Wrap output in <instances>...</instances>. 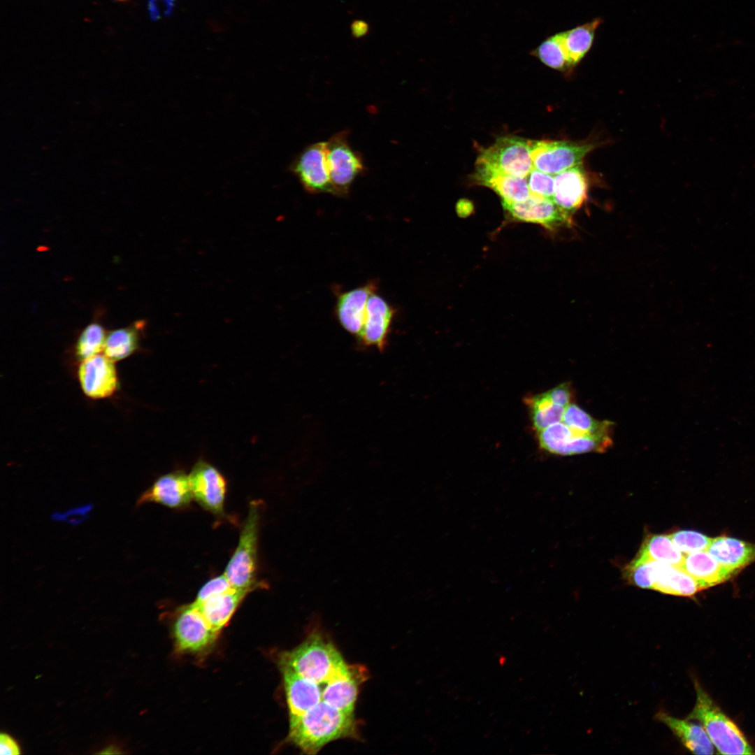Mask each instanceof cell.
<instances>
[{"mask_svg":"<svg viewBox=\"0 0 755 755\" xmlns=\"http://www.w3.org/2000/svg\"><path fill=\"white\" fill-rule=\"evenodd\" d=\"M356 733L354 714L322 700L302 715L289 719L287 738L304 753L315 754L329 742L354 737Z\"/></svg>","mask_w":755,"mask_h":755,"instance_id":"1","label":"cell"},{"mask_svg":"<svg viewBox=\"0 0 755 755\" xmlns=\"http://www.w3.org/2000/svg\"><path fill=\"white\" fill-rule=\"evenodd\" d=\"M280 664L318 684L350 676L362 666L347 665L334 645L319 634H312L292 651L283 654Z\"/></svg>","mask_w":755,"mask_h":755,"instance_id":"2","label":"cell"},{"mask_svg":"<svg viewBox=\"0 0 755 755\" xmlns=\"http://www.w3.org/2000/svg\"><path fill=\"white\" fill-rule=\"evenodd\" d=\"M696 700L686 719L703 726L718 753L753 754L754 749L742 731L714 702L700 684L694 683Z\"/></svg>","mask_w":755,"mask_h":755,"instance_id":"3","label":"cell"},{"mask_svg":"<svg viewBox=\"0 0 755 755\" xmlns=\"http://www.w3.org/2000/svg\"><path fill=\"white\" fill-rule=\"evenodd\" d=\"M259 511L257 503L250 504L238 545L224 570L235 589L252 591L262 586L257 580Z\"/></svg>","mask_w":755,"mask_h":755,"instance_id":"4","label":"cell"},{"mask_svg":"<svg viewBox=\"0 0 755 755\" xmlns=\"http://www.w3.org/2000/svg\"><path fill=\"white\" fill-rule=\"evenodd\" d=\"M476 165L516 177L527 178L533 168L530 140L516 136L499 138L492 145L481 150Z\"/></svg>","mask_w":755,"mask_h":755,"instance_id":"5","label":"cell"},{"mask_svg":"<svg viewBox=\"0 0 755 755\" xmlns=\"http://www.w3.org/2000/svg\"><path fill=\"white\" fill-rule=\"evenodd\" d=\"M533 168L556 175L580 165L584 157L594 149L593 144L568 141H530Z\"/></svg>","mask_w":755,"mask_h":755,"instance_id":"6","label":"cell"},{"mask_svg":"<svg viewBox=\"0 0 755 755\" xmlns=\"http://www.w3.org/2000/svg\"><path fill=\"white\" fill-rule=\"evenodd\" d=\"M326 156L333 194L347 196L365 168L361 156L348 143L347 131L337 133L326 141Z\"/></svg>","mask_w":755,"mask_h":755,"instance_id":"7","label":"cell"},{"mask_svg":"<svg viewBox=\"0 0 755 755\" xmlns=\"http://www.w3.org/2000/svg\"><path fill=\"white\" fill-rule=\"evenodd\" d=\"M291 171L307 192L333 194L327 162L326 141L317 142L307 146L292 162Z\"/></svg>","mask_w":755,"mask_h":755,"instance_id":"8","label":"cell"},{"mask_svg":"<svg viewBox=\"0 0 755 755\" xmlns=\"http://www.w3.org/2000/svg\"><path fill=\"white\" fill-rule=\"evenodd\" d=\"M193 498L206 510L222 517L224 515L226 482L213 465L199 460L188 475Z\"/></svg>","mask_w":755,"mask_h":755,"instance_id":"9","label":"cell"},{"mask_svg":"<svg viewBox=\"0 0 755 755\" xmlns=\"http://www.w3.org/2000/svg\"><path fill=\"white\" fill-rule=\"evenodd\" d=\"M503 207L510 216L517 221L540 224L554 231L559 227H571L572 215L559 208L552 199L531 192L525 201L518 203L503 202Z\"/></svg>","mask_w":755,"mask_h":755,"instance_id":"10","label":"cell"},{"mask_svg":"<svg viewBox=\"0 0 755 755\" xmlns=\"http://www.w3.org/2000/svg\"><path fill=\"white\" fill-rule=\"evenodd\" d=\"M217 635L194 603L179 611L174 623V637L179 651L201 652L208 647Z\"/></svg>","mask_w":755,"mask_h":755,"instance_id":"11","label":"cell"},{"mask_svg":"<svg viewBox=\"0 0 755 755\" xmlns=\"http://www.w3.org/2000/svg\"><path fill=\"white\" fill-rule=\"evenodd\" d=\"M80 362L78 379L86 396L102 399L112 396L117 391L119 380L115 361L100 353Z\"/></svg>","mask_w":755,"mask_h":755,"instance_id":"12","label":"cell"},{"mask_svg":"<svg viewBox=\"0 0 755 755\" xmlns=\"http://www.w3.org/2000/svg\"><path fill=\"white\" fill-rule=\"evenodd\" d=\"M193 498L188 476L176 470L159 477L138 498L136 505L148 503L178 509L187 506Z\"/></svg>","mask_w":755,"mask_h":755,"instance_id":"13","label":"cell"},{"mask_svg":"<svg viewBox=\"0 0 755 755\" xmlns=\"http://www.w3.org/2000/svg\"><path fill=\"white\" fill-rule=\"evenodd\" d=\"M377 289L378 285L373 280L338 295L336 317L347 332L359 336L364 326L368 300Z\"/></svg>","mask_w":755,"mask_h":755,"instance_id":"14","label":"cell"},{"mask_svg":"<svg viewBox=\"0 0 755 755\" xmlns=\"http://www.w3.org/2000/svg\"><path fill=\"white\" fill-rule=\"evenodd\" d=\"M289 719L299 717L322 700V684L307 679L291 667L280 664Z\"/></svg>","mask_w":755,"mask_h":755,"instance_id":"15","label":"cell"},{"mask_svg":"<svg viewBox=\"0 0 755 755\" xmlns=\"http://www.w3.org/2000/svg\"><path fill=\"white\" fill-rule=\"evenodd\" d=\"M395 313V309L384 298L376 292L373 293L367 302L360 341L366 346L384 349Z\"/></svg>","mask_w":755,"mask_h":755,"instance_id":"16","label":"cell"},{"mask_svg":"<svg viewBox=\"0 0 755 755\" xmlns=\"http://www.w3.org/2000/svg\"><path fill=\"white\" fill-rule=\"evenodd\" d=\"M587 178L582 164L554 175L553 201L571 215L587 200Z\"/></svg>","mask_w":755,"mask_h":755,"instance_id":"17","label":"cell"},{"mask_svg":"<svg viewBox=\"0 0 755 755\" xmlns=\"http://www.w3.org/2000/svg\"><path fill=\"white\" fill-rule=\"evenodd\" d=\"M707 551L734 574L755 561V544L732 537L712 538Z\"/></svg>","mask_w":755,"mask_h":755,"instance_id":"18","label":"cell"},{"mask_svg":"<svg viewBox=\"0 0 755 755\" xmlns=\"http://www.w3.org/2000/svg\"><path fill=\"white\" fill-rule=\"evenodd\" d=\"M475 179L482 185L496 192L502 202L518 203L526 200L531 194L526 178H519L494 171L476 165Z\"/></svg>","mask_w":755,"mask_h":755,"instance_id":"19","label":"cell"},{"mask_svg":"<svg viewBox=\"0 0 755 755\" xmlns=\"http://www.w3.org/2000/svg\"><path fill=\"white\" fill-rule=\"evenodd\" d=\"M656 718L663 723L681 743L691 753L696 754H712L714 747L705 730L700 724L690 719H681L660 711Z\"/></svg>","mask_w":755,"mask_h":755,"instance_id":"20","label":"cell"},{"mask_svg":"<svg viewBox=\"0 0 755 755\" xmlns=\"http://www.w3.org/2000/svg\"><path fill=\"white\" fill-rule=\"evenodd\" d=\"M680 568L691 575L702 589L720 584L735 575L721 566L707 551L685 554Z\"/></svg>","mask_w":755,"mask_h":755,"instance_id":"21","label":"cell"},{"mask_svg":"<svg viewBox=\"0 0 755 755\" xmlns=\"http://www.w3.org/2000/svg\"><path fill=\"white\" fill-rule=\"evenodd\" d=\"M366 677V670L362 667L350 676L322 684V700L347 714H354L359 686Z\"/></svg>","mask_w":755,"mask_h":755,"instance_id":"22","label":"cell"},{"mask_svg":"<svg viewBox=\"0 0 755 755\" xmlns=\"http://www.w3.org/2000/svg\"><path fill=\"white\" fill-rule=\"evenodd\" d=\"M250 592L247 590L231 588L229 590L208 598L201 603L194 604L217 633L229 622L236 610Z\"/></svg>","mask_w":755,"mask_h":755,"instance_id":"23","label":"cell"},{"mask_svg":"<svg viewBox=\"0 0 755 755\" xmlns=\"http://www.w3.org/2000/svg\"><path fill=\"white\" fill-rule=\"evenodd\" d=\"M652 589L688 597L702 590L698 582L682 568L661 561H657Z\"/></svg>","mask_w":755,"mask_h":755,"instance_id":"24","label":"cell"},{"mask_svg":"<svg viewBox=\"0 0 755 755\" xmlns=\"http://www.w3.org/2000/svg\"><path fill=\"white\" fill-rule=\"evenodd\" d=\"M603 20L596 17L590 22L561 32L563 43L573 68L577 66L593 46L596 33Z\"/></svg>","mask_w":755,"mask_h":755,"instance_id":"25","label":"cell"},{"mask_svg":"<svg viewBox=\"0 0 755 755\" xmlns=\"http://www.w3.org/2000/svg\"><path fill=\"white\" fill-rule=\"evenodd\" d=\"M143 321H138L127 327L115 329L107 333L103 354L114 361L122 360L139 347Z\"/></svg>","mask_w":755,"mask_h":755,"instance_id":"26","label":"cell"},{"mask_svg":"<svg viewBox=\"0 0 755 755\" xmlns=\"http://www.w3.org/2000/svg\"><path fill=\"white\" fill-rule=\"evenodd\" d=\"M637 556L681 567L685 554L677 549L668 535L654 534L646 538Z\"/></svg>","mask_w":755,"mask_h":755,"instance_id":"27","label":"cell"},{"mask_svg":"<svg viewBox=\"0 0 755 755\" xmlns=\"http://www.w3.org/2000/svg\"><path fill=\"white\" fill-rule=\"evenodd\" d=\"M525 402L530 410L533 426L537 432L561 422L566 408L554 403L547 392L527 397Z\"/></svg>","mask_w":755,"mask_h":755,"instance_id":"28","label":"cell"},{"mask_svg":"<svg viewBox=\"0 0 755 755\" xmlns=\"http://www.w3.org/2000/svg\"><path fill=\"white\" fill-rule=\"evenodd\" d=\"M562 422L577 432L592 436L610 435L613 426L610 421L593 418L573 403L566 408Z\"/></svg>","mask_w":755,"mask_h":755,"instance_id":"29","label":"cell"},{"mask_svg":"<svg viewBox=\"0 0 755 755\" xmlns=\"http://www.w3.org/2000/svg\"><path fill=\"white\" fill-rule=\"evenodd\" d=\"M532 55L544 64L555 70L565 72L573 69L563 46L561 32L543 41L533 51Z\"/></svg>","mask_w":755,"mask_h":755,"instance_id":"30","label":"cell"},{"mask_svg":"<svg viewBox=\"0 0 755 755\" xmlns=\"http://www.w3.org/2000/svg\"><path fill=\"white\" fill-rule=\"evenodd\" d=\"M107 333L97 322L89 324L80 334L75 346V355L79 361L103 352Z\"/></svg>","mask_w":755,"mask_h":755,"instance_id":"31","label":"cell"},{"mask_svg":"<svg viewBox=\"0 0 755 755\" xmlns=\"http://www.w3.org/2000/svg\"><path fill=\"white\" fill-rule=\"evenodd\" d=\"M657 561L637 556L625 569V576L632 584L652 589Z\"/></svg>","mask_w":755,"mask_h":755,"instance_id":"32","label":"cell"},{"mask_svg":"<svg viewBox=\"0 0 755 755\" xmlns=\"http://www.w3.org/2000/svg\"><path fill=\"white\" fill-rule=\"evenodd\" d=\"M677 549L684 554L707 551L711 538L695 531L682 530L668 535Z\"/></svg>","mask_w":755,"mask_h":755,"instance_id":"33","label":"cell"},{"mask_svg":"<svg viewBox=\"0 0 755 755\" xmlns=\"http://www.w3.org/2000/svg\"><path fill=\"white\" fill-rule=\"evenodd\" d=\"M526 178L531 193L553 200L554 176L533 168Z\"/></svg>","mask_w":755,"mask_h":755,"instance_id":"34","label":"cell"},{"mask_svg":"<svg viewBox=\"0 0 755 755\" xmlns=\"http://www.w3.org/2000/svg\"><path fill=\"white\" fill-rule=\"evenodd\" d=\"M233 588L224 574L216 576L206 582L199 589L194 603H201L216 595Z\"/></svg>","mask_w":755,"mask_h":755,"instance_id":"35","label":"cell"},{"mask_svg":"<svg viewBox=\"0 0 755 755\" xmlns=\"http://www.w3.org/2000/svg\"><path fill=\"white\" fill-rule=\"evenodd\" d=\"M546 392L554 403L567 407L572 403L573 392L568 382H563Z\"/></svg>","mask_w":755,"mask_h":755,"instance_id":"36","label":"cell"},{"mask_svg":"<svg viewBox=\"0 0 755 755\" xmlns=\"http://www.w3.org/2000/svg\"><path fill=\"white\" fill-rule=\"evenodd\" d=\"M174 0H149L148 9L152 20H159L166 17L172 12Z\"/></svg>","mask_w":755,"mask_h":755,"instance_id":"37","label":"cell"},{"mask_svg":"<svg viewBox=\"0 0 755 755\" xmlns=\"http://www.w3.org/2000/svg\"><path fill=\"white\" fill-rule=\"evenodd\" d=\"M0 754L1 755H15L20 754V749L18 744L7 733H1Z\"/></svg>","mask_w":755,"mask_h":755,"instance_id":"38","label":"cell"},{"mask_svg":"<svg viewBox=\"0 0 755 755\" xmlns=\"http://www.w3.org/2000/svg\"><path fill=\"white\" fill-rule=\"evenodd\" d=\"M351 29L353 36L359 38L367 34L368 25L364 21L356 20L352 23Z\"/></svg>","mask_w":755,"mask_h":755,"instance_id":"39","label":"cell"},{"mask_svg":"<svg viewBox=\"0 0 755 755\" xmlns=\"http://www.w3.org/2000/svg\"><path fill=\"white\" fill-rule=\"evenodd\" d=\"M122 752L121 751H120V749L117 746H115V745H110V746L106 747L105 749H103V751L99 752V754H122Z\"/></svg>","mask_w":755,"mask_h":755,"instance_id":"40","label":"cell"},{"mask_svg":"<svg viewBox=\"0 0 755 755\" xmlns=\"http://www.w3.org/2000/svg\"><path fill=\"white\" fill-rule=\"evenodd\" d=\"M505 661H506V659H505V656H501V657L499 658V663L501 666H503L505 664Z\"/></svg>","mask_w":755,"mask_h":755,"instance_id":"41","label":"cell"}]
</instances>
